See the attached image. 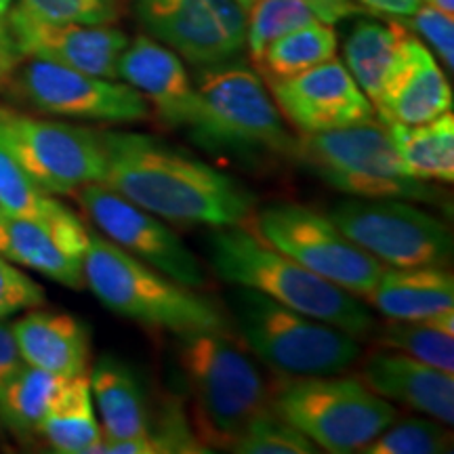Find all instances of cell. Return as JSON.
<instances>
[{
    "mask_svg": "<svg viewBox=\"0 0 454 454\" xmlns=\"http://www.w3.org/2000/svg\"><path fill=\"white\" fill-rule=\"evenodd\" d=\"M251 223L263 242L325 280L360 299H368L385 265L351 242L328 215L293 202L270 204Z\"/></svg>",
    "mask_w": 454,
    "mask_h": 454,
    "instance_id": "8fae6325",
    "label": "cell"
},
{
    "mask_svg": "<svg viewBox=\"0 0 454 454\" xmlns=\"http://www.w3.org/2000/svg\"><path fill=\"white\" fill-rule=\"evenodd\" d=\"M311 4H314L317 21L326 26L354 20V17L364 15L366 11L357 0H311Z\"/></svg>",
    "mask_w": 454,
    "mask_h": 454,
    "instance_id": "74e56055",
    "label": "cell"
},
{
    "mask_svg": "<svg viewBox=\"0 0 454 454\" xmlns=\"http://www.w3.org/2000/svg\"><path fill=\"white\" fill-rule=\"evenodd\" d=\"M230 452L238 454H314L317 446L308 435L282 419L274 408L248 425Z\"/></svg>",
    "mask_w": 454,
    "mask_h": 454,
    "instance_id": "d6a6232c",
    "label": "cell"
},
{
    "mask_svg": "<svg viewBox=\"0 0 454 454\" xmlns=\"http://www.w3.org/2000/svg\"><path fill=\"white\" fill-rule=\"evenodd\" d=\"M84 286L127 320L175 334L227 331L230 320L211 299L130 257L98 230L89 231Z\"/></svg>",
    "mask_w": 454,
    "mask_h": 454,
    "instance_id": "5b68a950",
    "label": "cell"
},
{
    "mask_svg": "<svg viewBox=\"0 0 454 454\" xmlns=\"http://www.w3.org/2000/svg\"><path fill=\"white\" fill-rule=\"evenodd\" d=\"M27 366L78 377L90 368V333L84 322L59 311H30L11 325Z\"/></svg>",
    "mask_w": 454,
    "mask_h": 454,
    "instance_id": "44dd1931",
    "label": "cell"
},
{
    "mask_svg": "<svg viewBox=\"0 0 454 454\" xmlns=\"http://www.w3.org/2000/svg\"><path fill=\"white\" fill-rule=\"evenodd\" d=\"M87 247V225L72 211L53 221L20 219L0 213V257L67 288H84L82 261Z\"/></svg>",
    "mask_w": 454,
    "mask_h": 454,
    "instance_id": "e0dca14e",
    "label": "cell"
},
{
    "mask_svg": "<svg viewBox=\"0 0 454 454\" xmlns=\"http://www.w3.org/2000/svg\"><path fill=\"white\" fill-rule=\"evenodd\" d=\"M372 107L385 124H423L452 110V89L444 70L411 32L402 41L394 70Z\"/></svg>",
    "mask_w": 454,
    "mask_h": 454,
    "instance_id": "d6986e66",
    "label": "cell"
},
{
    "mask_svg": "<svg viewBox=\"0 0 454 454\" xmlns=\"http://www.w3.org/2000/svg\"><path fill=\"white\" fill-rule=\"evenodd\" d=\"M236 3L240 4V7H242L244 11H248V9L253 7V3H254V0H236Z\"/></svg>",
    "mask_w": 454,
    "mask_h": 454,
    "instance_id": "7bdbcfd3",
    "label": "cell"
},
{
    "mask_svg": "<svg viewBox=\"0 0 454 454\" xmlns=\"http://www.w3.org/2000/svg\"><path fill=\"white\" fill-rule=\"evenodd\" d=\"M227 305L248 351L282 377L340 374L360 360V339L354 334L284 308L253 288L234 286Z\"/></svg>",
    "mask_w": 454,
    "mask_h": 454,
    "instance_id": "8992f818",
    "label": "cell"
},
{
    "mask_svg": "<svg viewBox=\"0 0 454 454\" xmlns=\"http://www.w3.org/2000/svg\"><path fill=\"white\" fill-rule=\"evenodd\" d=\"M423 4H429V7L444 11L448 15H454V0H421Z\"/></svg>",
    "mask_w": 454,
    "mask_h": 454,
    "instance_id": "60d3db41",
    "label": "cell"
},
{
    "mask_svg": "<svg viewBox=\"0 0 454 454\" xmlns=\"http://www.w3.org/2000/svg\"><path fill=\"white\" fill-rule=\"evenodd\" d=\"M20 59H21L20 51L15 49L13 41H11L7 24H4L3 20L0 21V93H3L4 87H7L11 74H13L15 66L20 64Z\"/></svg>",
    "mask_w": 454,
    "mask_h": 454,
    "instance_id": "f35d334b",
    "label": "cell"
},
{
    "mask_svg": "<svg viewBox=\"0 0 454 454\" xmlns=\"http://www.w3.org/2000/svg\"><path fill=\"white\" fill-rule=\"evenodd\" d=\"M0 211L9 217L53 221L70 213V208L47 194L0 145Z\"/></svg>",
    "mask_w": 454,
    "mask_h": 454,
    "instance_id": "f546056e",
    "label": "cell"
},
{
    "mask_svg": "<svg viewBox=\"0 0 454 454\" xmlns=\"http://www.w3.org/2000/svg\"><path fill=\"white\" fill-rule=\"evenodd\" d=\"M67 381L61 374L26 364L0 394V421L20 438L38 435V427Z\"/></svg>",
    "mask_w": 454,
    "mask_h": 454,
    "instance_id": "83f0119b",
    "label": "cell"
},
{
    "mask_svg": "<svg viewBox=\"0 0 454 454\" xmlns=\"http://www.w3.org/2000/svg\"><path fill=\"white\" fill-rule=\"evenodd\" d=\"M24 366L26 360L21 357L20 348H17L13 328L0 320V394L17 374L24 371Z\"/></svg>",
    "mask_w": 454,
    "mask_h": 454,
    "instance_id": "8d00e7d4",
    "label": "cell"
},
{
    "mask_svg": "<svg viewBox=\"0 0 454 454\" xmlns=\"http://www.w3.org/2000/svg\"><path fill=\"white\" fill-rule=\"evenodd\" d=\"M44 303L47 293L41 284L9 259L0 257V320L20 311L38 309Z\"/></svg>",
    "mask_w": 454,
    "mask_h": 454,
    "instance_id": "e575fe53",
    "label": "cell"
},
{
    "mask_svg": "<svg viewBox=\"0 0 454 454\" xmlns=\"http://www.w3.org/2000/svg\"><path fill=\"white\" fill-rule=\"evenodd\" d=\"M374 394L395 400L425 417L454 423V377L402 351H377L364 362V379Z\"/></svg>",
    "mask_w": 454,
    "mask_h": 454,
    "instance_id": "ffe728a7",
    "label": "cell"
},
{
    "mask_svg": "<svg viewBox=\"0 0 454 454\" xmlns=\"http://www.w3.org/2000/svg\"><path fill=\"white\" fill-rule=\"evenodd\" d=\"M406 34V27L395 24V21L364 20L362 17L349 27L348 36H345V67L354 76L357 87L364 90L372 106L381 95L391 70H394Z\"/></svg>",
    "mask_w": 454,
    "mask_h": 454,
    "instance_id": "d4e9b609",
    "label": "cell"
},
{
    "mask_svg": "<svg viewBox=\"0 0 454 454\" xmlns=\"http://www.w3.org/2000/svg\"><path fill=\"white\" fill-rule=\"evenodd\" d=\"M385 124V122H383ZM389 139L412 177L423 181H454V116L442 114L423 124L387 122Z\"/></svg>",
    "mask_w": 454,
    "mask_h": 454,
    "instance_id": "484cf974",
    "label": "cell"
},
{
    "mask_svg": "<svg viewBox=\"0 0 454 454\" xmlns=\"http://www.w3.org/2000/svg\"><path fill=\"white\" fill-rule=\"evenodd\" d=\"M0 145L47 194L72 196L104 179L101 130L0 106Z\"/></svg>",
    "mask_w": 454,
    "mask_h": 454,
    "instance_id": "9c48e42d",
    "label": "cell"
},
{
    "mask_svg": "<svg viewBox=\"0 0 454 454\" xmlns=\"http://www.w3.org/2000/svg\"><path fill=\"white\" fill-rule=\"evenodd\" d=\"M147 34L187 64L234 61L247 51V11L236 0H133Z\"/></svg>",
    "mask_w": 454,
    "mask_h": 454,
    "instance_id": "5bb4252c",
    "label": "cell"
},
{
    "mask_svg": "<svg viewBox=\"0 0 454 454\" xmlns=\"http://www.w3.org/2000/svg\"><path fill=\"white\" fill-rule=\"evenodd\" d=\"M3 93L34 112L74 121L135 124L152 118L150 104L130 84L34 57H21Z\"/></svg>",
    "mask_w": 454,
    "mask_h": 454,
    "instance_id": "7c38bea8",
    "label": "cell"
},
{
    "mask_svg": "<svg viewBox=\"0 0 454 454\" xmlns=\"http://www.w3.org/2000/svg\"><path fill=\"white\" fill-rule=\"evenodd\" d=\"M177 362L194 397L196 434L207 450H230L271 408V387L253 356L227 331L177 334Z\"/></svg>",
    "mask_w": 454,
    "mask_h": 454,
    "instance_id": "3957f363",
    "label": "cell"
},
{
    "mask_svg": "<svg viewBox=\"0 0 454 454\" xmlns=\"http://www.w3.org/2000/svg\"><path fill=\"white\" fill-rule=\"evenodd\" d=\"M328 217L362 251L389 268H446L452 259L450 227L408 200L348 198L334 204Z\"/></svg>",
    "mask_w": 454,
    "mask_h": 454,
    "instance_id": "30bf717a",
    "label": "cell"
},
{
    "mask_svg": "<svg viewBox=\"0 0 454 454\" xmlns=\"http://www.w3.org/2000/svg\"><path fill=\"white\" fill-rule=\"evenodd\" d=\"M271 408L333 454L360 452L397 419V411L364 381L325 374L294 377L271 389Z\"/></svg>",
    "mask_w": 454,
    "mask_h": 454,
    "instance_id": "ba28073f",
    "label": "cell"
},
{
    "mask_svg": "<svg viewBox=\"0 0 454 454\" xmlns=\"http://www.w3.org/2000/svg\"><path fill=\"white\" fill-rule=\"evenodd\" d=\"M101 184L177 225H251L257 198L240 179L135 130H101Z\"/></svg>",
    "mask_w": 454,
    "mask_h": 454,
    "instance_id": "6da1fadb",
    "label": "cell"
},
{
    "mask_svg": "<svg viewBox=\"0 0 454 454\" xmlns=\"http://www.w3.org/2000/svg\"><path fill=\"white\" fill-rule=\"evenodd\" d=\"M27 13L49 21L72 24H116L121 17L118 0H17Z\"/></svg>",
    "mask_w": 454,
    "mask_h": 454,
    "instance_id": "836d02e7",
    "label": "cell"
},
{
    "mask_svg": "<svg viewBox=\"0 0 454 454\" xmlns=\"http://www.w3.org/2000/svg\"><path fill=\"white\" fill-rule=\"evenodd\" d=\"M118 81L127 82L170 129L190 133L200 114V98L184 59L152 36L129 41L118 61Z\"/></svg>",
    "mask_w": 454,
    "mask_h": 454,
    "instance_id": "ac0fdd59",
    "label": "cell"
},
{
    "mask_svg": "<svg viewBox=\"0 0 454 454\" xmlns=\"http://www.w3.org/2000/svg\"><path fill=\"white\" fill-rule=\"evenodd\" d=\"M366 301L389 320H425L454 309V280L446 268L385 265Z\"/></svg>",
    "mask_w": 454,
    "mask_h": 454,
    "instance_id": "7402d4cb",
    "label": "cell"
},
{
    "mask_svg": "<svg viewBox=\"0 0 454 454\" xmlns=\"http://www.w3.org/2000/svg\"><path fill=\"white\" fill-rule=\"evenodd\" d=\"M90 394L101 431L107 440L144 435L150 429V408L139 377L114 356H101L89 368Z\"/></svg>",
    "mask_w": 454,
    "mask_h": 454,
    "instance_id": "603a6c76",
    "label": "cell"
},
{
    "mask_svg": "<svg viewBox=\"0 0 454 454\" xmlns=\"http://www.w3.org/2000/svg\"><path fill=\"white\" fill-rule=\"evenodd\" d=\"M411 26L417 30L419 36L435 51L442 64L446 66L448 74L454 70V20L444 11L421 4L408 17Z\"/></svg>",
    "mask_w": 454,
    "mask_h": 454,
    "instance_id": "d590c367",
    "label": "cell"
},
{
    "mask_svg": "<svg viewBox=\"0 0 454 454\" xmlns=\"http://www.w3.org/2000/svg\"><path fill=\"white\" fill-rule=\"evenodd\" d=\"M211 268L230 286H247L284 308L317 317L362 339L377 328L372 311L337 284L276 251L244 225L213 227L207 238Z\"/></svg>",
    "mask_w": 454,
    "mask_h": 454,
    "instance_id": "7a4b0ae2",
    "label": "cell"
},
{
    "mask_svg": "<svg viewBox=\"0 0 454 454\" xmlns=\"http://www.w3.org/2000/svg\"><path fill=\"white\" fill-rule=\"evenodd\" d=\"M297 160L326 185L354 198L438 204L442 192L412 177L391 144L387 127L372 118L354 127L299 135Z\"/></svg>",
    "mask_w": 454,
    "mask_h": 454,
    "instance_id": "52a82bcc",
    "label": "cell"
},
{
    "mask_svg": "<svg viewBox=\"0 0 454 454\" xmlns=\"http://www.w3.org/2000/svg\"><path fill=\"white\" fill-rule=\"evenodd\" d=\"M438 419H404L391 423L371 444L364 454H446L452 452V434Z\"/></svg>",
    "mask_w": 454,
    "mask_h": 454,
    "instance_id": "1f68e13d",
    "label": "cell"
},
{
    "mask_svg": "<svg viewBox=\"0 0 454 454\" xmlns=\"http://www.w3.org/2000/svg\"><path fill=\"white\" fill-rule=\"evenodd\" d=\"M385 348L454 374V309L425 320H389L381 326Z\"/></svg>",
    "mask_w": 454,
    "mask_h": 454,
    "instance_id": "f1b7e54d",
    "label": "cell"
},
{
    "mask_svg": "<svg viewBox=\"0 0 454 454\" xmlns=\"http://www.w3.org/2000/svg\"><path fill=\"white\" fill-rule=\"evenodd\" d=\"M38 435L47 440L51 450L59 454L99 452L104 431L90 394L89 372L72 377L66 383L64 391L38 427Z\"/></svg>",
    "mask_w": 454,
    "mask_h": 454,
    "instance_id": "cb8c5ba5",
    "label": "cell"
},
{
    "mask_svg": "<svg viewBox=\"0 0 454 454\" xmlns=\"http://www.w3.org/2000/svg\"><path fill=\"white\" fill-rule=\"evenodd\" d=\"M4 24L21 57L53 61L118 81V61L127 49L129 36L114 24L49 21L27 13L20 4H11Z\"/></svg>",
    "mask_w": 454,
    "mask_h": 454,
    "instance_id": "9a60e30c",
    "label": "cell"
},
{
    "mask_svg": "<svg viewBox=\"0 0 454 454\" xmlns=\"http://www.w3.org/2000/svg\"><path fill=\"white\" fill-rule=\"evenodd\" d=\"M364 9L377 11L383 15H394V17H411L414 11L421 7V0H357Z\"/></svg>",
    "mask_w": 454,
    "mask_h": 454,
    "instance_id": "ab89813d",
    "label": "cell"
},
{
    "mask_svg": "<svg viewBox=\"0 0 454 454\" xmlns=\"http://www.w3.org/2000/svg\"><path fill=\"white\" fill-rule=\"evenodd\" d=\"M337 55L334 26L309 24L284 34L263 49L254 64L268 84L297 76Z\"/></svg>",
    "mask_w": 454,
    "mask_h": 454,
    "instance_id": "4316f807",
    "label": "cell"
},
{
    "mask_svg": "<svg viewBox=\"0 0 454 454\" xmlns=\"http://www.w3.org/2000/svg\"><path fill=\"white\" fill-rule=\"evenodd\" d=\"M0 213H3V211H0Z\"/></svg>",
    "mask_w": 454,
    "mask_h": 454,
    "instance_id": "ee69618b",
    "label": "cell"
},
{
    "mask_svg": "<svg viewBox=\"0 0 454 454\" xmlns=\"http://www.w3.org/2000/svg\"><path fill=\"white\" fill-rule=\"evenodd\" d=\"M309 24H320L311 0H254L247 11V51L254 61L271 41Z\"/></svg>",
    "mask_w": 454,
    "mask_h": 454,
    "instance_id": "4dcf8cb0",
    "label": "cell"
},
{
    "mask_svg": "<svg viewBox=\"0 0 454 454\" xmlns=\"http://www.w3.org/2000/svg\"><path fill=\"white\" fill-rule=\"evenodd\" d=\"M78 204L107 240L144 261L160 274L190 288L207 286V274L194 251L160 217L144 211L104 184H89L76 192Z\"/></svg>",
    "mask_w": 454,
    "mask_h": 454,
    "instance_id": "4fadbf2b",
    "label": "cell"
},
{
    "mask_svg": "<svg viewBox=\"0 0 454 454\" xmlns=\"http://www.w3.org/2000/svg\"><path fill=\"white\" fill-rule=\"evenodd\" d=\"M196 89L200 114L190 137L198 145L242 162L297 160L299 137L288 130L274 98L251 67L236 59L204 66Z\"/></svg>",
    "mask_w": 454,
    "mask_h": 454,
    "instance_id": "277c9868",
    "label": "cell"
},
{
    "mask_svg": "<svg viewBox=\"0 0 454 454\" xmlns=\"http://www.w3.org/2000/svg\"><path fill=\"white\" fill-rule=\"evenodd\" d=\"M11 4H13V0H0V21H3L4 17H7Z\"/></svg>",
    "mask_w": 454,
    "mask_h": 454,
    "instance_id": "b9f144b4",
    "label": "cell"
},
{
    "mask_svg": "<svg viewBox=\"0 0 454 454\" xmlns=\"http://www.w3.org/2000/svg\"><path fill=\"white\" fill-rule=\"evenodd\" d=\"M282 118L299 135L354 127L372 121L374 107L337 57L325 64L270 84Z\"/></svg>",
    "mask_w": 454,
    "mask_h": 454,
    "instance_id": "2e32d148",
    "label": "cell"
}]
</instances>
